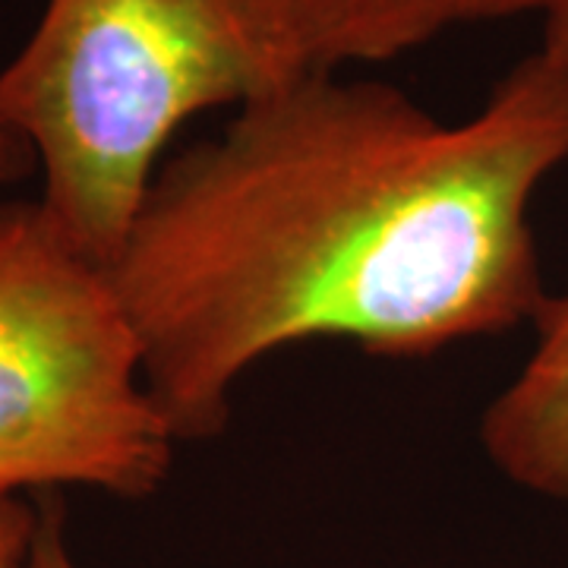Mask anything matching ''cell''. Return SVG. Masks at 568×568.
Here are the masks:
<instances>
[{
  "label": "cell",
  "instance_id": "cell-3",
  "mask_svg": "<svg viewBox=\"0 0 568 568\" xmlns=\"http://www.w3.org/2000/svg\"><path fill=\"white\" fill-rule=\"evenodd\" d=\"M174 448L108 268L39 200L0 196V496L145 499Z\"/></svg>",
  "mask_w": 568,
  "mask_h": 568
},
{
  "label": "cell",
  "instance_id": "cell-6",
  "mask_svg": "<svg viewBox=\"0 0 568 568\" xmlns=\"http://www.w3.org/2000/svg\"><path fill=\"white\" fill-rule=\"evenodd\" d=\"M39 521V499L0 496V568H29Z\"/></svg>",
  "mask_w": 568,
  "mask_h": 568
},
{
  "label": "cell",
  "instance_id": "cell-7",
  "mask_svg": "<svg viewBox=\"0 0 568 568\" xmlns=\"http://www.w3.org/2000/svg\"><path fill=\"white\" fill-rule=\"evenodd\" d=\"M39 503L41 521L29 568H80L73 549H70V540H67V518H63L58 493H44V496H39Z\"/></svg>",
  "mask_w": 568,
  "mask_h": 568
},
{
  "label": "cell",
  "instance_id": "cell-8",
  "mask_svg": "<svg viewBox=\"0 0 568 568\" xmlns=\"http://www.w3.org/2000/svg\"><path fill=\"white\" fill-rule=\"evenodd\" d=\"M540 20H544L540 54L547 58L552 70H559L568 80V0H549Z\"/></svg>",
  "mask_w": 568,
  "mask_h": 568
},
{
  "label": "cell",
  "instance_id": "cell-1",
  "mask_svg": "<svg viewBox=\"0 0 568 568\" xmlns=\"http://www.w3.org/2000/svg\"><path fill=\"white\" fill-rule=\"evenodd\" d=\"M568 162V80L540 51L462 123L407 92L306 73L164 159L108 275L178 446L316 338L420 361L537 323L530 205Z\"/></svg>",
  "mask_w": 568,
  "mask_h": 568
},
{
  "label": "cell",
  "instance_id": "cell-2",
  "mask_svg": "<svg viewBox=\"0 0 568 568\" xmlns=\"http://www.w3.org/2000/svg\"><path fill=\"white\" fill-rule=\"evenodd\" d=\"M306 73L260 0H44L0 67V123L32 152L44 212L111 268L183 123Z\"/></svg>",
  "mask_w": 568,
  "mask_h": 568
},
{
  "label": "cell",
  "instance_id": "cell-9",
  "mask_svg": "<svg viewBox=\"0 0 568 568\" xmlns=\"http://www.w3.org/2000/svg\"><path fill=\"white\" fill-rule=\"evenodd\" d=\"M36 174V162L32 152L22 145V140L0 123V190L13 186V183L26 181Z\"/></svg>",
  "mask_w": 568,
  "mask_h": 568
},
{
  "label": "cell",
  "instance_id": "cell-4",
  "mask_svg": "<svg viewBox=\"0 0 568 568\" xmlns=\"http://www.w3.org/2000/svg\"><path fill=\"white\" fill-rule=\"evenodd\" d=\"M310 73L405 58L462 26L544 17L549 0H260Z\"/></svg>",
  "mask_w": 568,
  "mask_h": 568
},
{
  "label": "cell",
  "instance_id": "cell-5",
  "mask_svg": "<svg viewBox=\"0 0 568 568\" xmlns=\"http://www.w3.org/2000/svg\"><path fill=\"white\" fill-rule=\"evenodd\" d=\"M534 325L530 357L480 417V446L515 487L568 503V294Z\"/></svg>",
  "mask_w": 568,
  "mask_h": 568
}]
</instances>
